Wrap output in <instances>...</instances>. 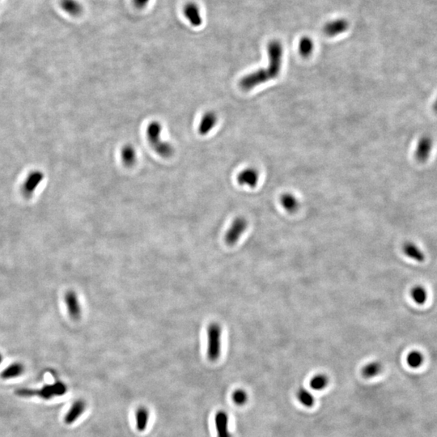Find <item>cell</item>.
Here are the masks:
<instances>
[{
  "label": "cell",
  "mask_w": 437,
  "mask_h": 437,
  "mask_svg": "<svg viewBox=\"0 0 437 437\" xmlns=\"http://www.w3.org/2000/svg\"><path fill=\"white\" fill-rule=\"evenodd\" d=\"M424 362V357L420 351H412L407 356V365L412 368H420Z\"/></svg>",
  "instance_id": "24"
},
{
  "label": "cell",
  "mask_w": 437,
  "mask_h": 437,
  "mask_svg": "<svg viewBox=\"0 0 437 437\" xmlns=\"http://www.w3.org/2000/svg\"><path fill=\"white\" fill-rule=\"evenodd\" d=\"M68 387L62 381H56L51 385L44 386L40 390H29V389H19L16 391L17 395L21 397H31L39 396L42 399L49 400L58 396H63L67 393Z\"/></svg>",
  "instance_id": "3"
},
{
  "label": "cell",
  "mask_w": 437,
  "mask_h": 437,
  "mask_svg": "<svg viewBox=\"0 0 437 437\" xmlns=\"http://www.w3.org/2000/svg\"><path fill=\"white\" fill-rule=\"evenodd\" d=\"M184 14L191 25L199 27L203 23L201 12L199 6L194 2H189L184 7Z\"/></svg>",
  "instance_id": "13"
},
{
  "label": "cell",
  "mask_w": 437,
  "mask_h": 437,
  "mask_svg": "<svg viewBox=\"0 0 437 437\" xmlns=\"http://www.w3.org/2000/svg\"><path fill=\"white\" fill-rule=\"evenodd\" d=\"M150 413L147 407H139L136 412V428L138 432H144L147 428Z\"/></svg>",
  "instance_id": "18"
},
{
  "label": "cell",
  "mask_w": 437,
  "mask_h": 437,
  "mask_svg": "<svg viewBox=\"0 0 437 437\" xmlns=\"http://www.w3.org/2000/svg\"><path fill=\"white\" fill-rule=\"evenodd\" d=\"M313 42L311 38L304 37L299 41V52L302 57L308 58L313 51Z\"/></svg>",
  "instance_id": "25"
},
{
  "label": "cell",
  "mask_w": 437,
  "mask_h": 437,
  "mask_svg": "<svg viewBox=\"0 0 437 437\" xmlns=\"http://www.w3.org/2000/svg\"><path fill=\"white\" fill-rule=\"evenodd\" d=\"M248 393L242 389H238L231 394V399L237 406H244L248 402Z\"/></svg>",
  "instance_id": "27"
},
{
  "label": "cell",
  "mask_w": 437,
  "mask_h": 437,
  "mask_svg": "<svg viewBox=\"0 0 437 437\" xmlns=\"http://www.w3.org/2000/svg\"><path fill=\"white\" fill-rule=\"evenodd\" d=\"M43 180H44V173H42V171H32L27 176L21 188L23 196L27 199L33 196L36 189H38Z\"/></svg>",
  "instance_id": "6"
},
{
  "label": "cell",
  "mask_w": 437,
  "mask_h": 437,
  "mask_svg": "<svg viewBox=\"0 0 437 437\" xmlns=\"http://www.w3.org/2000/svg\"><path fill=\"white\" fill-rule=\"evenodd\" d=\"M411 296H412L414 302L418 304H425L427 298H428L427 291L422 286H415L412 288Z\"/></svg>",
  "instance_id": "26"
},
{
  "label": "cell",
  "mask_w": 437,
  "mask_h": 437,
  "mask_svg": "<svg viewBox=\"0 0 437 437\" xmlns=\"http://www.w3.org/2000/svg\"><path fill=\"white\" fill-rule=\"evenodd\" d=\"M64 301L67 305L68 313L73 320H79L81 317V305L80 299L75 291H68L64 296Z\"/></svg>",
  "instance_id": "7"
},
{
  "label": "cell",
  "mask_w": 437,
  "mask_h": 437,
  "mask_svg": "<svg viewBox=\"0 0 437 437\" xmlns=\"http://www.w3.org/2000/svg\"><path fill=\"white\" fill-rule=\"evenodd\" d=\"M403 252L407 257L418 262H423L425 260V255L420 249L412 242H407L403 246Z\"/></svg>",
  "instance_id": "20"
},
{
  "label": "cell",
  "mask_w": 437,
  "mask_h": 437,
  "mask_svg": "<svg viewBox=\"0 0 437 437\" xmlns=\"http://www.w3.org/2000/svg\"><path fill=\"white\" fill-rule=\"evenodd\" d=\"M236 180L239 185L254 188L259 181V173L253 168H245L237 174Z\"/></svg>",
  "instance_id": "9"
},
{
  "label": "cell",
  "mask_w": 437,
  "mask_h": 437,
  "mask_svg": "<svg viewBox=\"0 0 437 437\" xmlns=\"http://www.w3.org/2000/svg\"><path fill=\"white\" fill-rule=\"evenodd\" d=\"M383 369V366L378 361H372L368 363L362 368L361 374L365 378H373L375 376H378Z\"/></svg>",
  "instance_id": "21"
},
{
  "label": "cell",
  "mask_w": 437,
  "mask_h": 437,
  "mask_svg": "<svg viewBox=\"0 0 437 437\" xmlns=\"http://www.w3.org/2000/svg\"><path fill=\"white\" fill-rule=\"evenodd\" d=\"M150 0H133V3L135 7H137L138 9H142L149 3Z\"/></svg>",
  "instance_id": "28"
},
{
  "label": "cell",
  "mask_w": 437,
  "mask_h": 437,
  "mask_svg": "<svg viewBox=\"0 0 437 437\" xmlns=\"http://www.w3.org/2000/svg\"><path fill=\"white\" fill-rule=\"evenodd\" d=\"M121 160L125 166L131 168L136 164L137 161V153L135 147L130 144L123 146L120 152Z\"/></svg>",
  "instance_id": "15"
},
{
  "label": "cell",
  "mask_w": 437,
  "mask_h": 437,
  "mask_svg": "<svg viewBox=\"0 0 437 437\" xmlns=\"http://www.w3.org/2000/svg\"><path fill=\"white\" fill-rule=\"evenodd\" d=\"M60 7L62 9L72 17H77L83 12V6L78 0H61Z\"/></svg>",
  "instance_id": "17"
},
{
  "label": "cell",
  "mask_w": 437,
  "mask_h": 437,
  "mask_svg": "<svg viewBox=\"0 0 437 437\" xmlns=\"http://www.w3.org/2000/svg\"><path fill=\"white\" fill-rule=\"evenodd\" d=\"M297 398L304 407L308 408L313 407L315 403L314 396L306 389L299 388L297 392Z\"/></svg>",
  "instance_id": "22"
},
{
  "label": "cell",
  "mask_w": 437,
  "mask_h": 437,
  "mask_svg": "<svg viewBox=\"0 0 437 437\" xmlns=\"http://www.w3.org/2000/svg\"><path fill=\"white\" fill-rule=\"evenodd\" d=\"M348 26V22L345 19L334 20L325 23L323 32L328 37H334L345 32Z\"/></svg>",
  "instance_id": "14"
},
{
  "label": "cell",
  "mask_w": 437,
  "mask_h": 437,
  "mask_svg": "<svg viewBox=\"0 0 437 437\" xmlns=\"http://www.w3.org/2000/svg\"><path fill=\"white\" fill-rule=\"evenodd\" d=\"M434 110H435L436 112L437 113V98L436 100L435 104H434Z\"/></svg>",
  "instance_id": "29"
},
{
  "label": "cell",
  "mask_w": 437,
  "mask_h": 437,
  "mask_svg": "<svg viewBox=\"0 0 437 437\" xmlns=\"http://www.w3.org/2000/svg\"><path fill=\"white\" fill-rule=\"evenodd\" d=\"M87 409V403L84 400L78 399L73 402L70 406V409L68 410L65 416L64 422L66 424L70 425L78 420L80 417L84 414Z\"/></svg>",
  "instance_id": "8"
},
{
  "label": "cell",
  "mask_w": 437,
  "mask_h": 437,
  "mask_svg": "<svg viewBox=\"0 0 437 437\" xmlns=\"http://www.w3.org/2000/svg\"><path fill=\"white\" fill-rule=\"evenodd\" d=\"M329 377L325 374H317L309 381V386L313 391H321L326 388L329 384Z\"/></svg>",
  "instance_id": "23"
},
{
  "label": "cell",
  "mask_w": 437,
  "mask_h": 437,
  "mask_svg": "<svg viewBox=\"0 0 437 437\" xmlns=\"http://www.w3.org/2000/svg\"><path fill=\"white\" fill-rule=\"evenodd\" d=\"M161 131L162 126L159 122H150L146 131L147 140L157 154L164 158H168L173 156L174 149L170 143L161 139Z\"/></svg>",
  "instance_id": "2"
},
{
  "label": "cell",
  "mask_w": 437,
  "mask_h": 437,
  "mask_svg": "<svg viewBox=\"0 0 437 437\" xmlns=\"http://www.w3.org/2000/svg\"><path fill=\"white\" fill-rule=\"evenodd\" d=\"M217 122L218 117L215 112L208 111V112L205 113L199 122V128H198L199 135L203 136L208 135L210 131L214 129Z\"/></svg>",
  "instance_id": "12"
},
{
  "label": "cell",
  "mask_w": 437,
  "mask_h": 437,
  "mask_svg": "<svg viewBox=\"0 0 437 437\" xmlns=\"http://www.w3.org/2000/svg\"><path fill=\"white\" fill-rule=\"evenodd\" d=\"M2 360H3V359H2V354L0 353V365L2 364Z\"/></svg>",
  "instance_id": "30"
},
{
  "label": "cell",
  "mask_w": 437,
  "mask_h": 437,
  "mask_svg": "<svg viewBox=\"0 0 437 437\" xmlns=\"http://www.w3.org/2000/svg\"><path fill=\"white\" fill-rule=\"evenodd\" d=\"M215 423L217 437H231L229 432V418L227 412L219 411L215 414Z\"/></svg>",
  "instance_id": "11"
},
{
  "label": "cell",
  "mask_w": 437,
  "mask_h": 437,
  "mask_svg": "<svg viewBox=\"0 0 437 437\" xmlns=\"http://www.w3.org/2000/svg\"><path fill=\"white\" fill-rule=\"evenodd\" d=\"M222 327L216 322L210 323L207 328V357L210 361H216L221 355Z\"/></svg>",
  "instance_id": "4"
},
{
  "label": "cell",
  "mask_w": 437,
  "mask_h": 437,
  "mask_svg": "<svg viewBox=\"0 0 437 437\" xmlns=\"http://www.w3.org/2000/svg\"><path fill=\"white\" fill-rule=\"evenodd\" d=\"M24 372V366L20 362L12 363L2 370L0 376L3 380L17 378Z\"/></svg>",
  "instance_id": "16"
},
{
  "label": "cell",
  "mask_w": 437,
  "mask_h": 437,
  "mask_svg": "<svg viewBox=\"0 0 437 437\" xmlns=\"http://www.w3.org/2000/svg\"><path fill=\"white\" fill-rule=\"evenodd\" d=\"M267 51L269 64L267 68L250 73L240 80L239 85L244 91L252 90L255 87L274 80L279 75L283 59V46L278 41H272L267 46Z\"/></svg>",
  "instance_id": "1"
},
{
  "label": "cell",
  "mask_w": 437,
  "mask_h": 437,
  "mask_svg": "<svg viewBox=\"0 0 437 437\" xmlns=\"http://www.w3.org/2000/svg\"><path fill=\"white\" fill-rule=\"evenodd\" d=\"M280 204L284 210L289 213L297 212L299 207V200L290 193H285L281 195Z\"/></svg>",
  "instance_id": "19"
},
{
  "label": "cell",
  "mask_w": 437,
  "mask_h": 437,
  "mask_svg": "<svg viewBox=\"0 0 437 437\" xmlns=\"http://www.w3.org/2000/svg\"><path fill=\"white\" fill-rule=\"evenodd\" d=\"M247 228L248 221L245 218H236L225 233V243L229 246H234L246 231Z\"/></svg>",
  "instance_id": "5"
},
{
  "label": "cell",
  "mask_w": 437,
  "mask_h": 437,
  "mask_svg": "<svg viewBox=\"0 0 437 437\" xmlns=\"http://www.w3.org/2000/svg\"><path fill=\"white\" fill-rule=\"evenodd\" d=\"M433 150V140L428 136L421 137L415 150V157L418 161L425 162L430 157Z\"/></svg>",
  "instance_id": "10"
}]
</instances>
